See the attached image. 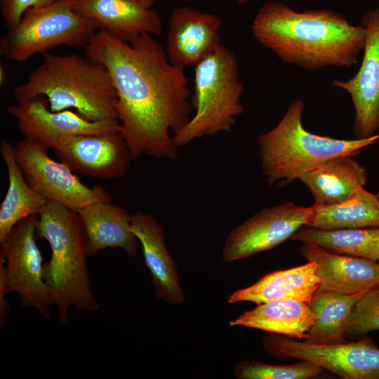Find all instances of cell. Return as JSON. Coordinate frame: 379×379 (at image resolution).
Returning a JSON list of instances; mask_svg holds the SVG:
<instances>
[{
    "label": "cell",
    "mask_w": 379,
    "mask_h": 379,
    "mask_svg": "<svg viewBox=\"0 0 379 379\" xmlns=\"http://www.w3.org/2000/svg\"><path fill=\"white\" fill-rule=\"evenodd\" d=\"M86 57L107 70L117 93L121 131L132 156L174 159L173 135L193 112L185 68L173 64L149 34L131 43L99 29L84 46Z\"/></svg>",
    "instance_id": "cell-1"
},
{
    "label": "cell",
    "mask_w": 379,
    "mask_h": 379,
    "mask_svg": "<svg viewBox=\"0 0 379 379\" xmlns=\"http://www.w3.org/2000/svg\"><path fill=\"white\" fill-rule=\"evenodd\" d=\"M251 32L281 61L305 71L350 67L365 42L364 27L352 25L338 12H298L282 2L264 4L253 20Z\"/></svg>",
    "instance_id": "cell-2"
},
{
    "label": "cell",
    "mask_w": 379,
    "mask_h": 379,
    "mask_svg": "<svg viewBox=\"0 0 379 379\" xmlns=\"http://www.w3.org/2000/svg\"><path fill=\"white\" fill-rule=\"evenodd\" d=\"M42 57L27 81L14 88L17 101L41 95L51 111L74 109L93 121H118L117 93L102 65L76 54Z\"/></svg>",
    "instance_id": "cell-3"
},
{
    "label": "cell",
    "mask_w": 379,
    "mask_h": 379,
    "mask_svg": "<svg viewBox=\"0 0 379 379\" xmlns=\"http://www.w3.org/2000/svg\"><path fill=\"white\" fill-rule=\"evenodd\" d=\"M36 237L49 244L51 255L44 264V280L58 321H67L70 307L82 312L99 310L91 289L79 222L74 211L48 201L38 215Z\"/></svg>",
    "instance_id": "cell-4"
},
{
    "label": "cell",
    "mask_w": 379,
    "mask_h": 379,
    "mask_svg": "<svg viewBox=\"0 0 379 379\" xmlns=\"http://www.w3.org/2000/svg\"><path fill=\"white\" fill-rule=\"evenodd\" d=\"M304 109L302 99L293 100L278 124L258 139L262 173L270 185L300 179L331 159L354 157L379 140V133L353 140L314 134L302 125Z\"/></svg>",
    "instance_id": "cell-5"
},
{
    "label": "cell",
    "mask_w": 379,
    "mask_h": 379,
    "mask_svg": "<svg viewBox=\"0 0 379 379\" xmlns=\"http://www.w3.org/2000/svg\"><path fill=\"white\" fill-rule=\"evenodd\" d=\"M194 68V114L173 135L178 148L206 136L230 131L244 112V86L232 51L220 44Z\"/></svg>",
    "instance_id": "cell-6"
},
{
    "label": "cell",
    "mask_w": 379,
    "mask_h": 379,
    "mask_svg": "<svg viewBox=\"0 0 379 379\" xmlns=\"http://www.w3.org/2000/svg\"><path fill=\"white\" fill-rule=\"evenodd\" d=\"M73 0H59L26 11L15 27L0 39V54L25 62L60 46H86L98 29L93 22L74 12Z\"/></svg>",
    "instance_id": "cell-7"
},
{
    "label": "cell",
    "mask_w": 379,
    "mask_h": 379,
    "mask_svg": "<svg viewBox=\"0 0 379 379\" xmlns=\"http://www.w3.org/2000/svg\"><path fill=\"white\" fill-rule=\"evenodd\" d=\"M37 221L38 215L20 220L0 241V284L7 294L16 293L23 307H34L48 318L53 302L36 243Z\"/></svg>",
    "instance_id": "cell-8"
},
{
    "label": "cell",
    "mask_w": 379,
    "mask_h": 379,
    "mask_svg": "<svg viewBox=\"0 0 379 379\" xmlns=\"http://www.w3.org/2000/svg\"><path fill=\"white\" fill-rule=\"evenodd\" d=\"M17 161L28 183L48 201L77 211L98 201H112L102 186L88 187L64 162L51 158L48 149L23 138L14 145Z\"/></svg>",
    "instance_id": "cell-9"
},
{
    "label": "cell",
    "mask_w": 379,
    "mask_h": 379,
    "mask_svg": "<svg viewBox=\"0 0 379 379\" xmlns=\"http://www.w3.org/2000/svg\"><path fill=\"white\" fill-rule=\"evenodd\" d=\"M262 344L274 357L308 360L345 379H379V348L369 338L350 343L314 344L268 332Z\"/></svg>",
    "instance_id": "cell-10"
},
{
    "label": "cell",
    "mask_w": 379,
    "mask_h": 379,
    "mask_svg": "<svg viewBox=\"0 0 379 379\" xmlns=\"http://www.w3.org/2000/svg\"><path fill=\"white\" fill-rule=\"evenodd\" d=\"M310 215V206L291 202L265 208L229 233L222 258L233 262L272 249L307 225Z\"/></svg>",
    "instance_id": "cell-11"
},
{
    "label": "cell",
    "mask_w": 379,
    "mask_h": 379,
    "mask_svg": "<svg viewBox=\"0 0 379 379\" xmlns=\"http://www.w3.org/2000/svg\"><path fill=\"white\" fill-rule=\"evenodd\" d=\"M48 105L46 98L39 95L7 107L23 138L46 149H54L60 141L73 135L121 131L117 120L93 121L71 109L51 111Z\"/></svg>",
    "instance_id": "cell-12"
},
{
    "label": "cell",
    "mask_w": 379,
    "mask_h": 379,
    "mask_svg": "<svg viewBox=\"0 0 379 379\" xmlns=\"http://www.w3.org/2000/svg\"><path fill=\"white\" fill-rule=\"evenodd\" d=\"M361 25L365 42L360 67L348 80L333 81L350 95L355 111L353 130L359 139L374 135L379 128V10L365 13Z\"/></svg>",
    "instance_id": "cell-13"
},
{
    "label": "cell",
    "mask_w": 379,
    "mask_h": 379,
    "mask_svg": "<svg viewBox=\"0 0 379 379\" xmlns=\"http://www.w3.org/2000/svg\"><path fill=\"white\" fill-rule=\"evenodd\" d=\"M53 149L74 172L101 180L121 178L133 159L120 132L70 136Z\"/></svg>",
    "instance_id": "cell-14"
},
{
    "label": "cell",
    "mask_w": 379,
    "mask_h": 379,
    "mask_svg": "<svg viewBox=\"0 0 379 379\" xmlns=\"http://www.w3.org/2000/svg\"><path fill=\"white\" fill-rule=\"evenodd\" d=\"M220 18L187 6L175 8L171 14L166 54L171 62L194 67L220 44Z\"/></svg>",
    "instance_id": "cell-15"
},
{
    "label": "cell",
    "mask_w": 379,
    "mask_h": 379,
    "mask_svg": "<svg viewBox=\"0 0 379 379\" xmlns=\"http://www.w3.org/2000/svg\"><path fill=\"white\" fill-rule=\"evenodd\" d=\"M131 230L140 243L157 298L171 305L182 304L185 295L178 267L166 245L162 225L152 215L137 211L131 214Z\"/></svg>",
    "instance_id": "cell-16"
},
{
    "label": "cell",
    "mask_w": 379,
    "mask_h": 379,
    "mask_svg": "<svg viewBox=\"0 0 379 379\" xmlns=\"http://www.w3.org/2000/svg\"><path fill=\"white\" fill-rule=\"evenodd\" d=\"M88 257L106 248H121L136 257L140 243L131 230V214L112 201H98L75 211Z\"/></svg>",
    "instance_id": "cell-17"
},
{
    "label": "cell",
    "mask_w": 379,
    "mask_h": 379,
    "mask_svg": "<svg viewBox=\"0 0 379 379\" xmlns=\"http://www.w3.org/2000/svg\"><path fill=\"white\" fill-rule=\"evenodd\" d=\"M72 8L121 41L131 43L143 34L159 35L162 32L161 20L155 11L129 0H73Z\"/></svg>",
    "instance_id": "cell-18"
},
{
    "label": "cell",
    "mask_w": 379,
    "mask_h": 379,
    "mask_svg": "<svg viewBox=\"0 0 379 379\" xmlns=\"http://www.w3.org/2000/svg\"><path fill=\"white\" fill-rule=\"evenodd\" d=\"M300 252L308 261L317 264L320 280L319 292L354 294L379 284V264L376 261L330 253L309 243H303Z\"/></svg>",
    "instance_id": "cell-19"
},
{
    "label": "cell",
    "mask_w": 379,
    "mask_h": 379,
    "mask_svg": "<svg viewBox=\"0 0 379 379\" xmlns=\"http://www.w3.org/2000/svg\"><path fill=\"white\" fill-rule=\"evenodd\" d=\"M317 264L308 261L298 267L271 272L254 284L234 291L230 304L249 301L262 303L275 300H294L308 303L318 290L320 280Z\"/></svg>",
    "instance_id": "cell-20"
},
{
    "label": "cell",
    "mask_w": 379,
    "mask_h": 379,
    "mask_svg": "<svg viewBox=\"0 0 379 379\" xmlns=\"http://www.w3.org/2000/svg\"><path fill=\"white\" fill-rule=\"evenodd\" d=\"M317 205H333L348 199L367 181L364 166L345 155L329 159L300 179Z\"/></svg>",
    "instance_id": "cell-21"
},
{
    "label": "cell",
    "mask_w": 379,
    "mask_h": 379,
    "mask_svg": "<svg viewBox=\"0 0 379 379\" xmlns=\"http://www.w3.org/2000/svg\"><path fill=\"white\" fill-rule=\"evenodd\" d=\"M315 319L316 315L308 303L294 300H275L257 304L253 310L230 321L229 325L306 339Z\"/></svg>",
    "instance_id": "cell-22"
},
{
    "label": "cell",
    "mask_w": 379,
    "mask_h": 379,
    "mask_svg": "<svg viewBox=\"0 0 379 379\" xmlns=\"http://www.w3.org/2000/svg\"><path fill=\"white\" fill-rule=\"evenodd\" d=\"M0 153L6 165L8 186L0 206V241L20 220L38 215L48 199L27 181L15 157L14 145L6 139L0 142Z\"/></svg>",
    "instance_id": "cell-23"
},
{
    "label": "cell",
    "mask_w": 379,
    "mask_h": 379,
    "mask_svg": "<svg viewBox=\"0 0 379 379\" xmlns=\"http://www.w3.org/2000/svg\"><path fill=\"white\" fill-rule=\"evenodd\" d=\"M307 226L322 230L379 228V198L360 187L341 203L310 206Z\"/></svg>",
    "instance_id": "cell-24"
},
{
    "label": "cell",
    "mask_w": 379,
    "mask_h": 379,
    "mask_svg": "<svg viewBox=\"0 0 379 379\" xmlns=\"http://www.w3.org/2000/svg\"><path fill=\"white\" fill-rule=\"evenodd\" d=\"M290 239L335 254L379 260V228L322 230L303 225Z\"/></svg>",
    "instance_id": "cell-25"
},
{
    "label": "cell",
    "mask_w": 379,
    "mask_h": 379,
    "mask_svg": "<svg viewBox=\"0 0 379 379\" xmlns=\"http://www.w3.org/2000/svg\"><path fill=\"white\" fill-rule=\"evenodd\" d=\"M365 293L345 295L316 291L308 302L316 319L305 341L314 344L344 343L350 314Z\"/></svg>",
    "instance_id": "cell-26"
},
{
    "label": "cell",
    "mask_w": 379,
    "mask_h": 379,
    "mask_svg": "<svg viewBox=\"0 0 379 379\" xmlns=\"http://www.w3.org/2000/svg\"><path fill=\"white\" fill-rule=\"evenodd\" d=\"M323 368L302 359L289 365H272L244 360L236 364L232 375L237 379H306L319 375Z\"/></svg>",
    "instance_id": "cell-27"
},
{
    "label": "cell",
    "mask_w": 379,
    "mask_h": 379,
    "mask_svg": "<svg viewBox=\"0 0 379 379\" xmlns=\"http://www.w3.org/2000/svg\"><path fill=\"white\" fill-rule=\"evenodd\" d=\"M374 331H379V284L366 291L354 306L345 336H359Z\"/></svg>",
    "instance_id": "cell-28"
},
{
    "label": "cell",
    "mask_w": 379,
    "mask_h": 379,
    "mask_svg": "<svg viewBox=\"0 0 379 379\" xmlns=\"http://www.w3.org/2000/svg\"><path fill=\"white\" fill-rule=\"evenodd\" d=\"M59 0H0V11L3 20L11 29L15 27L26 11L31 8L51 5Z\"/></svg>",
    "instance_id": "cell-29"
},
{
    "label": "cell",
    "mask_w": 379,
    "mask_h": 379,
    "mask_svg": "<svg viewBox=\"0 0 379 379\" xmlns=\"http://www.w3.org/2000/svg\"><path fill=\"white\" fill-rule=\"evenodd\" d=\"M133 3L145 8H151L155 0H129Z\"/></svg>",
    "instance_id": "cell-30"
},
{
    "label": "cell",
    "mask_w": 379,
    "mask_h": 379,
    "mask_svg": "<svg viewBox=\"0 0 379 379\" xmlns=\"http://www.w3.org/2000/svg\"><path fill=\"white\" fill-rule=\"evenodd\" d=\"M6 69L4 65H0V84L1 86L4 85V83L6 82Z\"/></svg>",
    "instance_id": "cell-31"
},
{
    "label": "cell",
    "mask_w": 379,
    "mask_h": 379,
    "mask_svg": "<svg viewBox=\"0 0 379 379\" xmlns=\"http://www.w3.org/2000/svg\"><path fill=\"white\" fill-rule=\"evenodd\" d=\"M185 1H194V0H185ZM230 1H235L238 4H244V3H246L251 0H230Z\"/></svg>",
    "instance_id": "cell-32"
},
{
    "label": "cell",
    "mask_w": 379,
    "mask_h": 379,
    "mask_svg": "<svg viewBox=\"0 0 379 379\" xmlns=\"http://www.w3.org/2000/svg\"><path fill=\"white\" fill-rule=\"evenodd\" d=\"M378 197L379 198V192L377 194Z\"/></svg>",
    "instance_id": "cell-33"
}]
</instances>
